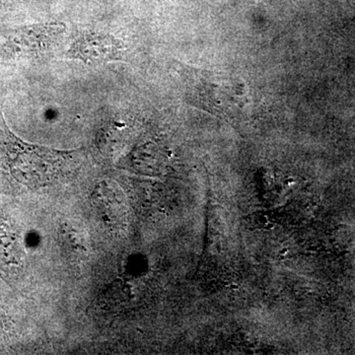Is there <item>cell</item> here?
Segmentation results:
<instances>
[{"mask_svg": "<svg viewBox=\"0 0 355 355\" xmlns=\"http://www.w3.org/2000/svg\"><path fill=\"white\" fill-rule=\"evenodd\" d=\"M0 154L11 176L29 189L55 183L70 172L77 150H58L21 139L7 125L0 108Z\"/></svg>", "mask_w": 355, "mask_h": 355, "instance_id": "1", "label": "cell"}, {"mask_svg": "<svg viewBox=\"0 0 355 355\" xmlns=\"http://www.w3.org/2000/svg\"><path fill=\"white\" fill-rule=\"evenodd\" d=\"M24 263V249L19 236L7 222L0 219V272L19 273Z\"/></svg>", "mask_w": 355, "mask_h": 355, "instance_id": "5", "label": "cell"}, {"mask_svg": "<svg viewBox=\"0 0 355 355\" xmlns=\"http://www.w3.org/2000/svg\"><path fill=\"white\" fill-rule=\"evenodd\" d=\"M9 0H0V7L6 6L7 2H8Z\"/></svg>", "mask_w": 355, "mask_h": 355, "instance_id": "6", "label": "cell"}, {"mask_svg": "<svg viewBox=\"0 0 355 355\" xmlns=\"http://www.w3.org/2000/svg\"><path fill=\"white\" fill-rule=\"evenodd\" d=\"M65 32L62 23H43L18 30L11 43L16 50L35 57L46 55L55 50Z\"/></svg>", "mask_w": 355, "mask_h": 355, "instance_id": "4", "label": "cell"}, {"mask_svg": "<svg viewBox=\"0 0 355 355\" xmlns=\"http://www.w3.org/2000/svg\"><path fill=\"white\" fill-rule=\"evenodd\" d=\"M287 253V250H284V251L280 252V254H286Z\"/></svg>", "mask_w": 355, "mask_h": 355, "instance_id": "7", "label": "cell"}, {"mask_svg": "<svg viewBox=\"0 0 355 355\" xmlns=\"http://www.w3.org/2000/svg\"><path fill=\"white\" fill-rule=\"evenodd\" d=\"M184 99L196 108L219 118H232L248 104L246 84L238 77L222 72L175 65Z\"/></svg>", "mask_w": 355, "mask_h": 355, "instance_id": "2", "label": "cell"}, {"mask_svg": "<svg viewBox=\"0 0 355 355\" xmlns=\"http://www.w3.org/2000/svg\"><path fill=\"white\" fill-rule=\"evenodd\" d=\"M125 46L111 34L84 31L74 37L67 51V57L87 64H102L125 60Z\"/></svg>", "mask_w": 355, "mask_h": 355, "instance_id": "3", "label": "cell"}]
</instances>
